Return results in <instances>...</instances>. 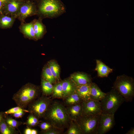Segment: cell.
<instances>
[{"label": "cell", "mask_w": 134, "mask_h": 134, "mask_svg": "<svg viewBox=\"0 0 134 134\" xmlns=\"http://www.w3.org/2000/svg\"><path fill=\"white\" fill-rule=\"evenodd\" d=\"M5 120L9 125L15 129L17 128L21 123V122L10 117L7 118Z\"/></svg>", "instance_id": "obj_27"}, {"label": "cell", "mask_w": 134, "mask_h": 134, "mask_svg": "<svg viewBox=\"0 0 134 134\" xmlns=\"http://www.w3.org/2000/svg\"><path fill=\"white\" fill-rule=\"evenodd\" d=\"M38 123V118L31 113L28 117L26 124L29 126L33 127L36 125Z\"/></svg>", "instance_id": "obj_26"}, {"label": "cell", "mask_w": 134, "mask_h": 134, "mask_svg": "<svg viewBox=\"0 0 134 134\" xmlns=\"http://www.w3.org/2000/svg\"><path fill=\"white\" fill-rule=\"evenodd\" d=\"M12 21V19L7 16H4L1 18L0 23L3 27H6L9 26Z\"/></svg>", "instance_id": "obj_30"}, {"label": "cell", "mask_w": 134, "mask_h": 134, "mask_svg": "<svg viewBox=\"0 0 134 134\" xmlns=\"http://www.w3.org/2000/svg\"><path fill=\"white\" fill-rule=\"evenodd\" d=\"M43 79L51 82L54 83L56 79L53 75L49 67L47 65L43 68L42 72Z\"/></svg>", "instance_id": "obj_20"}, {"label": "cell", "mask_w": 134, "mask_h": 134, "mask_svg": "<svg viewBox=\"0 0 134 134\" xmlns=\"http://www.w3.org/2000/svg\"><path fill=\"white\" fill-rule=\"evenodd\" d=\"M34 9L33 6L29 4L22 6L20 9V13L22 17H27L32 14L34 12Z\"/></svg>", "instance_id": "obj_24"}, {"label": "cell", "mask_w": 134, "mask_h": 134, "mask_svg": "<svg viewBox=\"0 0 134 134\" xmlns=\"http://www.w3.org/2000/svg\"><path fill=\"white\" fill-rule=\"evenodd\" d=\"M100 115H82L76 121L82 134H97Z\"/></svg>", "instance_id": "obj_6"}, {"label": "cell", "mask_w": 134, "mask_h": 134, "mask_svg": "<svg viewBox=\"0 0 134 134\" xmlns=\"http://www.w3.org/2000/svg\"><path fill=\"white\" fill-rule=\"evenodd\" d=\"M61 82L63 98L75 92L76 86L71 79H66Z\"/></svg>", "instance_id": "obj_12"}, {"label": "cell", "mask_w": 134, "mask_h": 134, "mask_svg": "<svg viewBox=\"0 0 134 134\" xmlns=\"http://www.w3.org/2000/svg\"><path fill=\"white\" fill-rule=\"evenodd\" d=\"M6 0H0V1L1 2H4Z\"/></svg>", "instance_id": "obj_38"}, {"label": "cell", "mask_w": 134, "mask_h": 134, "mask_svg": "<svg viewBox=\"0 0 134 134\" xmlns=\"http://www.w3.org/2000/svg\"><path fill=\"white\" fill-rule=\"evenodd\" d=\"M53 86L52 83L43 79L41 81L42 92L44 96H47L52 94Z\"/></svg>", "instance_id": "obj_18"}, {"label": "cell", "mask_w": 134, "mask_h": 134, "mask_svg": "<svg viewBox=\"0 0 134 134\" xmlns=\"http://www.w3.org/2000/svg\"><path fill=\"white\" fill-rule=\"evenodd\" d=\"M22 29L24 33L28 36L32 38H35L34 25L32 23L25 25L22 27Z\"/></svg>", "instance_id": "obj_25"}, {"label": "cell", "mask_w": 134, "mask_h": 134, "mask_svg": "<svg viewBox=\"0 0 134 134\" xmlns=\"http://www.w3.org/2000/svg\"><path fill=\"white\" fill-rule=\"evenodd\" d=\"M125 101L123 97L112 88L100 101L101 114L114 115Z\"/></svg>", "instance_id": "obj_3"}, {"label": "cell", "mask_w": 134, "mask_h": 134, "mask_svg": "<svg viewBox=\"0 0 134 134\" xmlns=\"http://www.w3.org/2000/svg\"><path fill=\"white\" fill-rule=\"evenodd\" d=\"M19 6L18 3L14 0H12L7 5V9L10 12H13L18 10Z\"/></svg>", "instance_id": "obj_28"}, {"label": "cell", "mask_w": 134, "mask_h": 134, "mask_svg": "<svg viewBox=\"0 0 134 134\" xmlns=\"http://www.w3.org/2000/svg\"><path fill=\"white\" fill-rule=\"evenodd\" d=\"M90 84L76 86L75 92L83 100L90 99Z\"/></svg>", "instance_id": "obj_15"}, {"label": "cell", "mask_w": 134, "mask_h": 134, "mask_svg": "<svg viewBox=\"0 0 134 134\" xmlns=\"http://www.w3.org/2000/svg\"><path fill=\"white\" fill-rule=\"evenodd\" d=\"M0 132L2 134H15L18 133L15 129L6 123L3 118L0 123Z\"/></svg>", "instance_id": "obj_16"}, {"label": "cell", "mask_w": 134, "mask_h": 134, "mask_svg": "<svg viewBox=\"0 0 134 134\" xmlns=\"http://www.w3.org/2000/svg\"><path fill=\"white\" fill-rule=\"evenodd\" d=\"M82 103L70 105L67 108H66L71 120L76 121L83 115Z\"/></svg>", "instance_id": "obj_10"}, {"label": "cell", "mask_w": 134, "mask_h": 134, "mask_svg": "<svg viewBox=\"0 0 134 134\" xmlns=\"http://www.w3.org/2000/svg\"><path fill=\"white\" fill-rule=\"evenodd\" d=\"M38 88L31 83L26 84L13 96L12 99L18 106L24 109L38 96Z\"/></svg>", "instance_id": "obj_2"}, {"label": "cell", "mask_w": 134, "mask_h": 134, "mask_svg": "<svg viewBox=\"0 0 134 134\" xmlns=\"http://www.w3.org/2000/svg\"><path fill=\"white\" fill-rule=\"evenodd\" d=\"M71 78L76 86L90 84L92 82L91 78L85 73H76L71 75Z\"/></svg>", "instance_id": "obj_11"}, {"label": "cell", "mask_w": 134, "mask_h": 134, "mask_svg": "<svg viewBox=\"0 0 134 134\" xmlns=\"http://www.w3.org/2000/svg\"><path fill=\"white\" fill-rule=\"evenodd\" d=\"M34 28L35 38L38 39L41 37L45 31L43 24L40 21H37L34 25Z\"/></svg>", "instance_id": "obj_21"}, {"label": "cell", "mask_w": 134, "mask_h": 134, "mask_svg": "<svg viewBox=\"0 0 134 134\" xmlns=\"http://www.w3.org/2000/svg\"><path fill=\"white\" fill-rule=\"evenodd\" d=\"M23 111L26 112H30L28 110L25 109L18 106L14 107L9 109L6 111L4 113L6 114H12L20 111Z\"/></svg>", "instance_id": "obj_29"}, {"label": "cell", "mask_w": 134, "mask_h": 134, "mask_svg": "<svg viewBox=\"0 0 134 134\" xmlns=\"http://www.w3.org/2000/svg\"><path fill=\"white\" fill-rule=\"evenodd\" d=\"M47 65L56 79L59 80L60 77V67L58 64L55 61L52 60L49 61Z\"/></svg>", "instance_id": "obj_19"}, {"label": "cell", "mask_w": 134, "mask_h": 134, "mask_svg": "<svg viewBox=\"0 0 134 134\" xmlns=\"http://www.w3.org/2000/svg\"><path fill=\"white\" fill-rule=\"evenodd\" d=\"M25 111H19L12 114L13 116L16 118H21L24 114Z\"/></svg>", "instance_id": "obj_33"}, {"label": "cell", "mask_w": 134, "mask_h": 134, "mask_svg": "<svg viewBox=\"0 0 134 134\" xmlns=\"http://www.w3.org/2000/svg\"><path fill=\"white\" fill-rule=\"evenodd\" d=\"M39 10L43 16L52 18L58 17L66 11L65 7L60 0H42Z\"/></svg>", "instance_id": "obj_5"}, {"label": "cell", "mask_w": 134, "mask_h": 134, "mask_svg": "<svg viewBox=\"0 0 134 134\" xmlns=\"http://www.w3.org/2000/svg\"><path fill=\"white\" fill-rule=\"evenodd\" d=\"M58 130L59 129L53 127L47 131H43L42 133L45 134H58L60 133Z\"/></svg>", "instance_id": "obj_32"}, {"label": "cell", "mask_w": 134, "mask_h": 134, "mask_svg": "<svg viewBox=\"0 0 134 134\" xmlns=\"http://www.w3.org/2000/svg\"><path fill=\"white\" fill-rule=\"evenodd\" d=\"M96 66L95 70L97 71L98 76L101 77H106L112 72L113 69L106 65L99 60H96Z\"/></svg>", "instance_id": "obj_13"}, {"label": "cell", "mask_w": 134, "mask_h": 134, "mask_svg": "<svg viewBox=\"0 0 134 134\" xmlns=\"http://www.w3.org/2000/svg\"><path fill=\"white\" fill-rule=\"evenodd\" d=\"M2 6L1 2L0 1V9L1 8Z\"/></svg>", "instance_id": "obj_39"}, {"label": "cell", "mask_w": 134, "mask_h": 134, "mask_svg": "<svg viewBox=\"0 0 134 134\" xmlns=\"http://www.w3.org/2000/svg\"><path fill=\"white\" fill-rule=\"evenodd\" d=\"M65 98L66 103L69 105L80 103L83 101L76 92Z\"/></svg>", "instance_id": "obj_17"}, {"label": "cell", "mask_w": 134, "mask_h": 134, "mask_svg": "<svg viewBox=\"0 0 134 134\" xmlns=\"http://www.w3.org/2000/svg\"><path fill=\"white\" fill-rule=\"evenodd\" d=\"M114 115L101 114L99 116L97 134H104L110 131L115 124Z\"/></svg>", "instance_id": "obj_8"}, {"label": "cell", "mask_w": 134, "mask_h": 134, "mask_svg": "<svg viewBox=\"0 0 134 134\" xmlns=\"http://www.w3.org/2000/svg\"><path fill=\"white\" fill-rule=\"evenodd\" d=\"M31 129L29 128H27L25 129L24 131L25 134H31Z\"/></svg>", "instance_id": "obj_34"}, {"label": "cell", "mask_w": 134, "mask_h": 134, "mask_svg": "<svg viewBox=\"0 0 134 134\" xmlns=\"http://www.w3.org/2000/svg\"><path fill=\"white\" fill-rule=\"evenodd\" d=\"M126 134H134V128H132L131 129L128 131Z\"/></svg>", "instance_id": "obj_35"}, {"label": "cell", "mask_w": 134, "mask_h": 134, "mask_svg": "<svg viewBox=\"0 0 134 134\" xmlns=\"http://www.w3.org/2000/svg\"><path fill=\"white\" fill-rule=\"evenodd\" d=\"M3 118L2 114L0 112V123Z\"/></svg>", "instance_id": "obj_37"}, {"label": "cell", "mask_w": 134, "mask_h": 134, "mask_svg": "<svg viewBox=\"0 0 134 134\" xmlns=\"http://www.w3.org/2000/svg\"><path fill=\"white\" fill-rule=\"evenodd\" d=\"M72 122L70 123L68 130L66 132L67 134H82V132L79 126L76 123Z\"/></svg>", "instance_id": "obj_23"}, {"label": "cell", "mask_w": 134, "mask_h": 134, "mask_svg": "<svg viewBox=\"0 0 134 134\" xmlns=\"http://www.w3.org/2000/svg\"><path fill=\"white\" fill-rule=\"evenodd\" d=\"M52 102L46 96H42L29 105L28 110L38 119L44 117Z\"/></svg>", "instance_id": "obj_7"}, {"label": "cell", "mask_w": 134, "mask_h": 134, "mask_svg": "<svg viewBox=\"0 0 134 134\" xmlns=\"http://www.w3.org/2000/svg\"><path fill=\"white\" fill-rule=\"evenodd\" d=\"M37 134V131L35 129H31V134Z\"/></svg>", "instance_id": "obj_36"}, {"label": "cell", "mask_w": 134, "mask_h": 134, "mask_svg": "<svg viewBox=\"0 0 134 134\" xmlns=\"http://www.w3.org/2000/svg\"><path fill=\"white\" fill-rule=\"evenodd\" d=\"M82 104L83 115H100L101 114L100 101L90 99L83 100Z\"/></svg>", "instance_id": "obj_9"}, {"label": "cell", "mask_w": 134, "mask_h": 134, "mask_svg": "<svg viewBox=\"0 0 134 134\" xmlns=\"http://www.w3.org/2000/svg\"><path fill=\"white\" fill-rule=\"evenodd\" d=\"M39 126L43 131H47L53 127L48 122H43L41 123L40 124Z\"/></svg>", "instance_id": "obj_31"}, {"label": "cell", "mask_w": 134, "mask_h": 134, "mask_svg": "<svg viewBox=\"0 0 134 134\" xmlns=\"http://www.w3.org/2000/svg\"><path fill=\"white\" fill-rule=\"evenodd\" d=\"M52 94L53 96L55 98H63L62 82L57 83L53 85Z\"/></svg>", "instance_id": "obj_22"}, {"label": "cell", "mask_w": 134, "mask_h": 134, "mask_svg": "<svg viewBox=\"0 0 134 134\" xmlns=\"http://www.w3.org/2000/svg\"><path fill=\"white\" fill-rule=\"evenodd\" d=\"M90 99L100 101L105 97L106 93L103 92L95 83L90 84Z\"/></svg>", "instance_id": "obj_14"}, {"label": "cell", "mask_w": 134, "mask_h": 134, "mask_svg": "<svg viewBox=\"0 0 134 134\" xmlns=\"http://www.w3.org/2000/svg\"><path fill=\"white\" fill-rule=\"evenodd\" d=\"M112 88L122 96L125 101H132L134 97V80L132 77L125 75L118 76Z\"/></svg>", "instance_id": "obj_4"}, {"label": "cell", "mask_w": 134, "mask_h": 134, "mask_svg": "<svg viewBox=\"0 0 134 134\" xmlns=\"http://www.w3.org/2000/svg\"><path fill=\"white\" fill-rule=\"evenodd\" d=\"M44 117L53 127L58 129L65 128L71 123L67 108L58 102H52Z\"/></svg>", "instance_id": "obj_1"}]
</instances>
